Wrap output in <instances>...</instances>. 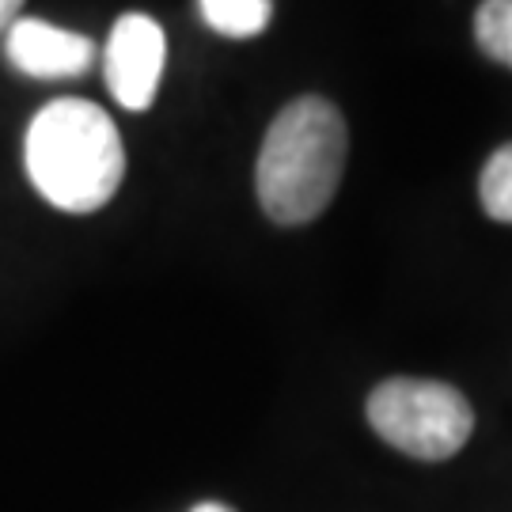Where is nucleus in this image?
<instances>
[{
    "instance_id": "1a4fd4ad",
    "label": "nucleus",
    "mask_w": 512,
    "mask_h": 512,
    "mask_svg": "<svg viewBox=\"0 0 512 512\" xmlns=\"http://www.w3.org/2000/svg\"><path fill=\"white\" fill-rule=\"evenodd\" d=\"M23 0H0V31H12V23L19 19Z\"/></svg>"
},
{
    "instance_id": "39448f33",
    "label": "nucleus",
    "mask_w": 512,
    "mask_h": 512,
    "mask_svg": "<svg viewBox=\"0 0 512 512\" xmlns=\"http://www.w3.org/2000/svg\"><path fill=\"white\" fill-rule=\"evenodd\" d=\"M8 61L35 80H65L92 69L95 42L76 31H61L42 19H16L8 31Z\"/></svg>"
},
{
    "instance_id": "20e7f679",
    "label": "nucleus",
    "mask_w": 512,
    "mask_h": 512,
    "mask_svg": "<svg viewBox=\"0 0 512 512\" xmlns=\"http://www.w3.org/2000/svg\"><path fill=\"white\" fill-rule=\"evenodd\" d=\"M167 38L160 23L145 12H126L114 23L103 54V73H107L110 95L126 110H148L160 88L164 73Z\"/></svg>"
},
{
    "instance_id": "f257e3e1",
    "label": "nucleus",
    "mask_w": 512,
    "mask_h": 512,
    "mask_svg": "<svg viewBox=\"0 0 512 512\" xmlns=\"http://www.w3.org/2000/svg\"><path fill=\"white\" fill-rule=\"evenodd\" d=\"M349 133L338 107L319 95L293 99L266 129L255 164L258 205L274 224L296 228L323 217L346 171Z\"/></svg>"
},
{
    "instance_id": "423d86ee",
    "label": "nucleus",
    "mask_w": 512,
    "mask_h": 512,
    "mask_svg": "<svg viewBox=\"0 0 512 512\" xmlns=\"http://www.w3.org/2000/svg\"><path fill=\"white\" fill-rule=\"evenodd\" d=\"M205 23L228 38H255L270 27L274 0H202Z\"/></svg>"
},
{
    "instance_id": "f03ea898",
    "label": "nucleus",
    "mask_w": 512,
    "mask_h": 512,
    "mask_svg": "<svg viewBox=\"0 0 512 512\" xmlns=\"http://www.w3.org/2000/svg\"><path fill=\"white\" fill-rule=\"evenodd\" d=\"M35 190L61 213H95L118 194L126 148L118 126L88 99H54L38 110L23 145Z\"/></svg>"
},
{
    "instance_id": "9d476101",
    "label": "nucleus",
    "mask_w": 512,
    "mask_h": 512,
    "mask_svg": "<svg viewBox=\"0 0 512 512\" xmlns=\"http://www.w3.org/2000/svg\"><path fill=\"white\" fill-rule=\"evenodd\" d=\"M190 512H236L232 505H220V501H202V505H194Z\"/></svg>"
},
{
    "instance_id": "7ed1b4c3",
    "label": "nucleus",
    "mask_w": 512,
    "mask_h": 512,
    "mask_svg": "<svg viewBox=\"0 0 512 512\" xmlns=\"http://www.w3.org/2000/svg\"><path fill=\"white\" fill-rule=\"evenodd\" d=\"M368 425L410 459L440 463L452 459L475 433V410L463 391L444 380L395 376L372 387Z\"/></svg>"
},
{
    "instance_id": "0eeeda50",
    "label": "nucleus",
    "mask_w": 512,
    "mask_h": 512,
    "mask_svg": "<svg viewBox=\"0 0 512 512\" xmlns=\"http://www.w3.org/2000/svg\"><path fill=\"white\" fill-rule=\"evenodd\" d=\"M482 209L501 224H512V145H501L482 167L478 179Z\"/></svg>"
},
{
    "instance_id": "6e6552de",
    "label": "nucleus",
    "mask_w": 512,
    "mask_h": 512,
    "mask_svg": "<svg viewBox=\"0 0 512 512\" xmlns=\"http://www.w3.org/2000/svg\"><path fill=\"white\" fill-rule=\"evenodd\" d=\"M475 38L494 61L512 69V0H482L475 16Z\"/></svg>"
}]
</instances>
